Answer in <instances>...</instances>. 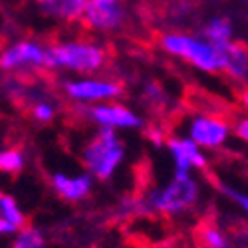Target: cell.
<instances>
[{"label": "cell", "mask_w": 248, "mask_h": 248, "mask_svg": "<svg viewBox=\"0 0 248 248\" xmlns=\"http://www.w3.org/2000/svg\"><path fill=\"white\" fill-rule=\"evenodd\" d=\"M48 68L64 66L78 72H99L117 58V48L113 40L106 48L93 44H60L46 50Z\"/></svg>", "instance_id": "1"}, {"label": "cell", "mask_w": 248, "mask_h": 248, "mask_svg": "<svg viewBox=\"0 0 248 248\" xmlns=\"http://www.w3.org/2000/svg\"><path fill=\"white\" fill-rule=\"evenodd\" d=\"M123 157H125L123 141L117 139L111 127H103L86 145L84 153L79 157V163L88 169L90 175L97 177L99 181H108L119 167Z\"/></svg>", "instance_id": "2"}, {"label": "cell", "mask_w": 248, "mask_h": 248, "mask_svg": "<svg viewBox=\"0 0 248 248\" xmlns=\"http://www.w3.org/2000/svg\"><path fill=\"white\" fill-rule=\"evenodd\" d=\"M199 201V185L195 179H191L189 171L175 173L173 181L163 191H153L149 197V204L163 215H179L185 213L191 206H195Z\"/></svg>", "instance_id": "3"}, {"label": "cell", "mask_w": 248, "mask_h": 248, "mask_svg": "<svg viewBox=\"0 0 248 248\" xmlns=\"http://www.w3.org/2000/svg\"><path fill=\"white\" fill-rule=\"evenodd\" d=\"M161 48H165L175 56H181L183 60L191 62L195 68H201L206 72H218L224 68L222 56L211 44H202L199 40H193L187 36H179V34L163 36Z\"/></svg>", "instance_id": "4"}, {"label": "cell", "mask_w": 248, "mask_h": 248, "mask_svg": "<svg viewBox=\"0 0 248 248\" xmlns=\"http://www.w3.org/2000/svg\"><path fill=\"white\" fill-rule=\"evenodd\" d=\"M127 12L117 0H88L86 16L79 20L92 30H119Z\"/></svg>", "instance_id": "5"}, {"label": "cell", "mask_w": 248, "mask_h": 248, "mask_svg": "<svg viewBox=\"0 0 248 248\" xmlns=\"http://www.w3.org/2000/svg\"><path fill=\"white\" fill-rule=\"evenodd\" d=\"M66 93L74 99H121L131 97L129 88L111 81H76L64 86Z\"/></svg>", "instance_id": "6"}, {"label": "cell", "mask_w": 248, "mask_h": 248, "mask_svg": "<svg viewBox=\"0 0 248 248\" xmlns=\"http://www.w3.org/2000/svg\"><path fill=\"white\" fill-rule=\"evenodd\" d=\"M2 68L4 70H14V68H26V66H48L46 52L40 50L38 44L24 40L18 42L12 48L2 52Z\"/></svg>", "instance_id": "7"}, {"label": "cell", "mask_w": 248, "mask_h": 248, "mask_svg": "<svg viewBox=\"0 0 248 248\" xmlns=\"http://www.w3.org/2000/svg\"><path fill=\"white\" fill-rule=\"evenodd\" d=\"M52 187L54 191L68 202H78L86 199L92 191V175H79V177H66L64 171H58L52 175Z\"/></svg>", "instance_id": "8"}, {"label": "cell", "mask_w": 248, "mask_h": 248, "mask_svg": "<svg viewBox=\"0 0 248 248\" xmlns=\"http://www.w3.org/2000/svg\"><path fill=\"white\" fill-rule=\"evenodd\" d=\"M167 147L175 157L177 169L179 171H189L191 167H199V169H206L209 163L206 157L199 153L197 143L191 139H179V137H171L167 141Z\"/></svg>", "instance_id": "9"}, {"label": "cell", "mask_w": 248, "mask_h": 248, "mask_svg": "<svg viewBox=\"0 0 248 248\" xmlns=\"http://www.w3.org/2000/svg\"><path fill=\"white\" fill-rule=\"evenodd\" d=\"M226 135H229V127L220 121L215 119H206V117H199L193 121V129H191V137L197 145H204V147H222Z\"/></svg>", "instance_id": "10"}, {"label": "cell", "mask_w": 248, "mask_h": 248, "mask_svg": "<svg viewBox=\"0 0 248 248\" xmlns=\"http://www.w3.org/2000/svg\"><path fill=\"white\" fill-rule=\"evenodd\" d=\"M92 115L97 123L103 125H117V127H143V121L131 113V109L123 106H106V108H92Z\"/></svg>", "instance_id": "11"}, {"label": "cell", "mask_w": 248, "mask_h": 248, "mask_svg": "<svg viewBox=\"0 0 248 248\" xmlns=\"http://www.w3.org/2000/svg\"><path fill=\"white\" fill-rule=\"evenodd\" d=\"M24 229H26V217L20 213L16 199L2 193L0 195V232L6 236Z\"/></svg>", "instance_id": "12"}, {"label": "cell", "mask_w": 248, "mask_h": 248, "mask_svg": "<svg viewBox=\"0 0 248 248\" xmlns=\"http://www.w3.org/2000/svg\"><path fill=\"white\" fill-rule=\"evenodd\" d=\"M36 4L52 18L66 20V22L79 20V14L86 10V0H36Z\"/></svg>", "instance_id": "13"}, {"label": "cell", "mask_w": 248, "mask_h": 248, "mask_svg": "<svg viewBox=\"0 0 248 248\" xmlns=\"http://www.w3.org/2000/svg\"><path fill=\"white\" fill-rule=\"evenodd\" d=\"M232 22L231 18L220 16V18H213L211 22H206V26H202V30L197 34L201 38H206L211 42V46L217 44H224V42H231V36H232Z\"/></svg>", "instance_id": "14"}, {"label": "cell", "mask_w": 248, "mask_h": 248, "mask_svg": "<svg viewBox=\"0 0 248 248\" xmlns=\"http://www.w3.org/2000/svg\"><path fill=\"white\" fill-rule=\"evenodd\" d=\"M197 242L202 248H229V238L218 229V224L211 220H201V224L195 231Z\"/></svg>", "instance_id": "15"}, {"label": "cell", "mask_w": 248, "mask_h": 248, "mask_svg": "<svg viewBox=\"0 0 248 248\" xmlns=\"http://www.w3.org/2000/svg\"><path fill=\"white\" fill-rule=\"evenodd\" d=\"M0 169L6 175H20L24 171V153L22 149H4L0 155Z\"/></svg>", "instance_id": "16"}, {"label": "cell", "mask_w": 248, "mask_h": 248, "mask_svg": "<svg viewBox=\"0 0 248 248\" xmlns=\"http://www.w3.org/2000/svg\"><path fill=\"white\" fill-rule=\"evenodd\" d=\"M44 236L38 229L26 226V229L18 234V238L14 240L12 248H44Z\"/></svg>", "instance_id": "17"}, {"label": "cell", "mask_w": 248, "mask_h": 248, "mask_svg": "<svg viewBox=\"0 0 248 248\" xmlns=\"http://www.w3.org/2000/svg\"><path fill=\"white\" fill-rule=\"evenodd\" d=\"M234 131H236V135H238L240 139L248 141V119H242V121H240V125H238Z\"/></svg>", "instance_id": "18"}, {"label": "cell", "mask_w": 248, "mask_h": 248, "mask_svg": "<svg viewBox=\"0 0 248 248\" xmlns=\"http://www.w3.org/2000/svg\"><path fill=\"white\" fill-rule=\"evenodd\" d=\"M238 101H240L242 106H244V108L248 109V86H246V88H244V90H242V92L238 93Z\"/></svg>", "instance_id": "19"}]
</instances>
